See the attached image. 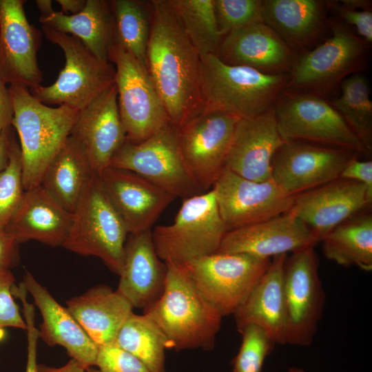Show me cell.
Here are the masks:
<instances>
[{"label": "cell", "instance_id": "cell-23", "mask_svg": "<svg viewBox=\"0 0 372 372\" xmlns=\"http://www.w3.org/2000/svg\"><path fill=\"white\" fill-rule=\"evenodd\" d=\"M217 56L227 64L247 66L269 74H287L296 61L292 47L263 22L224 37Z\"/></svg>", "mask_w": 372, "mask_h": 372}, {"label": "cell", "instance_id": "cell-9", "mask_svg": "<svg viewBox=\"0 0 372 372\" xmlns=\"http://www.w3.org/2000/svg\"><path fill=\"white\" fill-rule=\"evenodd\" d=\"M117 103L126 141L141 143L170 124L147 69L119 43L111 48Z\"/></svg>", "mask_w": 372, "mask_h": 372}, {"label": "cell", "instance_id": "cell-38", "mask_svg": "<svg viewBox=\"0 0 372 372\" xmlns=\"http://www.w3.org/2000/svg\"><path fill=\"white\" fill-rule=\"evenodd\" d=\"M242 343L232 362L233 372H260L274 343L266 331L256 324L241 329Z\"/></svg>", "mask_w": 372, "mask_h": 372}, {"label": "cell", "instance_id": "cell-21", "mask_svg": "<svg viewBox=\"0 0 372 372\" xmlns=\"http://www.w3.org/2000/svg\"><path fill=\"white\" fill-rule=\"evenodd\" d=\"M317 243L309 228L291 212L227 231L218 253L269 258Z\"/></svg>", "mask_w": 372, "mask_h": 372}, {"label": "cell", "instance_id": "cell-40", "mask_svg": "<svg viewBox=\"0 0 372 372\" xmlns=\"http://www.w3.org/2000/svg\"><path fill=\"white\" fill-rule=\"evenodd\" d=\"M95 366L101 372H151L138 358L114 342L99 347Z\"/></svg>", "mask_w": 372, "mask_h": 372}, {"label": "cell", "instance_id": "cell-19", "mask_svg": "<svg viewBox=\"0 0 372 372\" xmlns=\"http://www.w3.org/2000/svg\"><path fill=\"white\" fill-rule=\"evenodd\" d=\"M69 137L83 150L95 174L110 166L126 141L115 83L79 111Z\"/></svg>", "mask_w": 372, "mask_h": 372}, {"label": "cell", "instance_id": "cell-18", "mask_svg": "<svg viewBox=\"0 0 372 372\" xmlns=\"http://www.w3.org/2000/svg\"><path fill=\"white\" fill-rule=\"evenodd\" d=\"M372 203L366 187L338 178L294 196L289 212L311 230L317 242Z\"/></svg>", "mask_w": 372, "mask_h": 372}, {"label": "cell", "instance_id": "cell-47", "mask_svg": "<svg viewBox=\"0 0 372 372\" xmlns=\"http://www.w3.org/2000/svg\"><path fill=\"white\" fill-rule=\"evenodd\" d=\"M38 370L39 372H85V369L72 358L66 364L59 368L51 367L45 364H38Z\"/></svg>", "mask_w": 372, "mask_h": 372}, {"label": "cell", "instance_id": "cell-1", "mask_svg": "<svg viewBox=\"0 0 372 372\" xmlns=\"http://www.w3.org/2000/svg\"><path fill=\"white\" fill-rule=\"evenodd\" d=\"M150 10L147 69L169 123L180 129L204 111L200 56L168 0L150 1Z\"/></svg>", "mask_w": 372, "mask_h": 372}, {"label": "cell", "instance_id": "cell-24", "mask_svg": "<svg viewBox=\"0 0 372 372\" xmlns=\"http://www.w3.org/2000/svg\"><path fill=\"white\" fill-rule=\"evenodd\" d=\"M167 265L156 254L152 230L130 234L127 239L117 291L134 308L143 311L162 296L166 282Z\"/></svg>", "mask_w": 372, "mask_h": 372}, {"label": "cell", "instance_id": "cell-22", "mask_svg": "<svg viewBox=\"0 0 372 372\" xmlns=\"http://www.w3.org/2000/svg\"><path fill=\"white\" fill-rule=\"evenodd\" d=\"M285 142L276 125L273 107L257 116L240 119L225 168L248 180H269L273 158Z\"/></svg>", "mask_w": 372, "mask_h": 372}, {"label": "cell", "instance_id": "cell-41", "mask_svg": "<svg viewBox=\"0 0 372 372\" xmlns=\"http://www.w3.org/2000/svg\"><path fill=\"white\" fill-rule=\"evenodd\" d=\"M14 280L9 269L0 270V329L14 327L26 330L25 321L12 297Z\"/></svg>", "mask_w": 372, "mask_h": 372}, {"label": "cell", "instance_id": "cell-30", "mask_svg": "<svg viewBox=\"0 0 372 372\" xmlns=\"http://www.w3.org/2000/svg\"><path fill=\"white\" fill-rule=\"evenodd\" d=\"M262 17L263 23L290 46H303L321 32L325 23V3L318 0H265Z\"/></svg>", "mask_w": 372, "mask_h": 372}, {"label": "cell", "instance_id": "cell-11", "mask_svg": "<svg viewBox=\"0 0 372 372\" xmlns=\"http://www.w3.org/2000/svg\"><path fill=\"white\" fill-rule=\"evenodd\" d=\"M109 167L136 173L176 198L185 199L200 194L182 159L178 129L171 124L141 143L125 141Z\"/></svg>", "mask_w": 372, "mask_h": 372}, {"label": "cell", "instance_id": "cell-33", "mask_svg": "<svg viewBox=\"0 0 372 372\" xmlns=\"http://www.w3.org/2000/svg\"><path fill=\"white\" fill-rule=\"evenodd\" d=\"M142 361L151 372H166V337L147 315L132 313L114 342Z\"/></svg>", "mask_w": 372, "mask_h": 372}, {"label": "cell", "instance_id": "cell-46", "mask_svg": "<svg viewBox=\"0 0 372 372\" xmlns=\"http://www.w3.org/2000/svg\"><path fill=\"white\" fill-rule=\"evenodd\" d=\"M13 106L8 87L0 79V134L12 125Z\"/></svg>", "mask_w": 372, "mask_h": 372}, {"label": "cell", "instance_id": "cell-54", "mask_svg": "<svg viewBox=\"0 0 372 372\" xmlns=\"http://www.w3.org/2000/svg\"><path fill=\"white\" fill-rule=\"evenodd\" d=\"M85 372H101L99 370L91 369L90 368L85 370Z\"/></svg>", "mask_w": 372, "mask_h": 372}, {"label": "cell", "instance_id": "cell-31", "mask_svg": "<svg viewBox=\"0 0 372 372\" xmlns=\"http://www.w3.org/2000/svg\"><path fill=\"white\" fill-rule=\"evenodd\" d=\"M94 174L81 147L70 137L47 167L40 185L64 209L73 213Z\"/></svg>", "mask_w": 372, "mask_h": 372}, {"label": "cell", "instance_id": "cell-51", "mask_svg": "<svg viewBox=\"0 0 372 372\" xmlns=\"http://www.w3.org/2000/svg\"><path fill=\"white\" fill-rule=\"evenodd\" d=\"M35 3L41 12V16L47 15L54 10L51 0H37Z\"/></svg>", "mask_w": 372, "mask_h": 372}, {"label": "cell", "instance_id": "cell-4", "mask_svg": "<svg viewBox=\"0 0 372 372\" xmlns=\"http://www.w3.org/2000/svg\"><path fill=\"white\" fill-rule=\"evenodd\" d=\"M13 118L19 137L25 190L40 185L49 164L63 146L79 110L67 105L51 107L34 98L29 88L8 86Z\"/></svg>", "mask_w": 372, "mask_h": 372}, {"label": "cell", "instance_id": "cell-28", "mask_svg": "<svg viewBox=\"0 0 372 372\" xmlns=\"http://www.w3.org/2000/svg\"><path fill=\"white\" fill-rule=\"evenodd\" d=\"M66 304L68 310L98 347L115 341L134 309L120 292L103 285L70 298Z\"/></svg>", "mask_w": 372, "mask_h": 372}, {"label": "cell", "instance_id": "cell-44", "mask_svg": "<svg viewBox=\"0 0 372 372\" xmlns=\"http://www.w3.org/2000/svg\"><path fill=\"white\" fill-rule=\"evenodd\" d=\"M17 242L5 229L0 228V270L9 269L17 255Z\"/></svg>", "mask_w": 372, "mask_h": 372}, {"label": "cell", "instance_id": "cell-50", "mask_svg": "<svg viewBox=\"0 0 372 372\" xmlns=\"http://www.w3.org/2000/svg\"><path fill=\"white\" fill-rule=\"evenodd\" d=\"M341 3L343 5L354 8V9H360V10H371V3L367 1L364 0H344L341 1Z\"/></svg>", "mask_w": 372, "mask_h": 372}, {"label": "cell", "instance_id": "cell-20", "mask_svg": "<svg viewBox=\"0 0 372 372\" xmlns=\"http://www.w3.org/2000/svg\"><path fill=\"white\" fill-rule=\"evenodd\" d=\"M99 177L129 234L152 230L161 213L176 198L145 178L126 169L108 167Z\"/></svg>", "mask_w": 372, "mask_h": 372}, {"label": "cell", "instance_id": "cell-16", "mask_svg": "<svg viewBox=\"0 0 372 372\" xmlns=\"http://www.w3.org/2000/svg\"><path fill=\"white\" fill-rule=\"evenodd\" d=\"M212 189L227 231L289 212L294 198L285 193L271 179L256 182L226 168Z\"/></svg>", "mask_w": 372, "mask_h": 372}, {"label": "cell", "instance_id": "cell-26", "mask_svg": "<svg viewBox=\"0 0 372 372\" xmlns=\"http://www.w3.org/2000/svg\"><path fill=\"white\" fill-rule=\"evenodd\" d=\"M72 221V213L38 185L25 190L19 207L5 229L17 243L32 240L59 247L67 239Z\"/></svg>", "mask_w": 372, "mask_h": 372}, {"label": "cell", "instance_id": "cell-32", "mask_svg": "<svg viewBox=\"0 0 372 372\" xmlns=\"http://www.w3.org/2000/svg\"><path fill=\"white\" fill-rule=\"evenodd\" d=\"M326 258L344 267L372 270V215L361 211L343 222L321 241Z\"/></svg>", "mask_w": 372, "mask_h": 372}, {"label": "cell", "instance_id": "cell-12", "mask_svg": "<svg viewBox=\"0 0 372 372\" xmlns=\"http://www.w3.org/2000/svg\"><path fill=\"white\" fill-rule=\"evenodd\" d=\"M309 246L287 258L283 273L286 344L308 346L321 319L325 295L318 276V260Z\"/></svg>", "mask_w": 372, "mask_h": 372}, {"label": "cell", "instance_id": "cell-34", "mask_svg": "<svg viewBox=\"0 0 372 372\" xmlns=\"http://www.w3.org/2000/svg\"><path fill=\"white\" fill-rule=\"evenodd\" d=\"M185 34L199 56L218 55L220 34L213 0H168Z\"/></svg>", "mask_w": 372, "mask_h": 372}, {"label": "cell", "instance_id": "cell-8", "mask_svg": "<svg viewBox=\"0 0 372 372\" xmlns=\"http://www.w3.org/2000/svg\"><path fill=\"white\" fill-rule=\"evenodd\" d=\"M278 132L285 141H299L369 152L342 116L319 94L285 90L273 106Z\"/></svg>", "mask_w": 372, "mask_h": 372}, {"label": "cell", "instance_id": "cell-43", "mask_svg": "<svg viewBox=\"0 0 372 372\" xmlns=\"http://www.w3.org/2000/svg\"><path fill=\"white\" fill-rule=\"evenodd\" d=\"M340 178L351 180L363 184L372 198V161H360L353 157L342 169Z\"/></svg>", "mask_w": 372, "mask_h": 372}, {"label": "cell", "instance_id": "cell-15", "mask_svg": "<svg viewBox=\"0 0 372 372\" xmlns=\"http://www.w3.org/2000/svg\"><path fill=\"white\" fill-rule=\"evenodd\" d=\"M357 154L341 148L299 141H285L272 163L271 179L295 196L340 178Z\"/></svg>", "mask_w": 372, "mask_h": 372}, {"label": "cell", "instance_id": "cell-27", "mask_svg": "<svg viewBox=\"0 0 372 372\" xmlns=\"http://www.w3.org/2000/svg\"><path fill=\"white\" fill-rule=\"evenodd\" d=\"M287 254L273 257L267 270L233 314L237 330L248 324L263 329L274 344H286L283 273Z\"/></svg>", "mask_w": 372, "mask_h": 372}, {"label": "cell", "instance_id": "cell-29", "mask_svg": "<svg viewBox=\"0 0 372 372\" xmlns=\"http://www.w3.org/2000/svg\"><path fill=\"white\" fill-rule=\"evenodd\" d=\"M39 21L42 25L76 37L104 61H109L110 50L117 42L110 1L87 0L83 10L76 14L53 10L41 16Z\"/></svg>", "mask_w": 372, "mask_h": 372}, {"label": "cell", "instance_id": "cell-14", "mask_svg": "<svg viewBox=\"0 0 372 372\" xmlns=\"http://www.w3.org/2000/svg\"><path fill=\"white\" fill-rule=\"evenodd\" d=\"M332 36L296 59L287 87L317 94L331 92L364 63V43L345 27L331 23Z\"/></svg>", "mask_w": 372, "mask_h": 372}, {"label": "cell", "instance_id": "cell-45", "mask_svg": "<svg viewBox=\"0 0 372 372\" xmlns=\"http://www.w3.org/2000/svg\"><path fill=\"white\" fill-rule=\"evenodd\" d=\"M26 325L28 352L25 372H39L37 362V342L39 338V329L35 327L34 318H28Z\"/></svg>", "mask_w": 372, "mask_h": 372}, {"label": "cell", "instance_id": "cell-3", "mask_svg": "<svg viewBox=\"0 0 372 372\" xmlns=\"http://www.w3.org/2000/svg\"><path fill=\"white\" fill-rule=\"evenodd\" d=\"M200 87L204 110L250 118L273 107L287 87L289 74H269L229 65L217 55L200 57Z\"/></svg>", "mask_w": 372, "mask_h": 372}, {"label": "cell", "instance_id": "cell-5", "mask_svg": "<svg viewBox=\"0 0 372 372\" xmlns=\"http://www.w3.org/2000/svg\"><path fill=\"white\" fill-rule=\"evenodd\" d=\"M227 231L214 190L183 199L174 221L152 230L159 258L183 265L216 253Z\"/></svg>", "mask_w": 372, "mask_h": 372}, {"label": "cell", "instance_id": "cell-39", "mask_svg": "<svg viewBox=\"0 0 372 372\" xmlns=\"http://www.w3.org/2000/svg\"><path fill=\"white\" fill-rule=\"evenodd\" d=\"M217 27L223 37L249 25L263 22L262 0H213Z\"/></svg>", "mask_w": 372, "mask_h": 372}, {"label": "cell", "instance_id": "cell-17", "mask_svg": "<svg viewBox=\"0 0 372 372\" xmlns=\"http://www.w3.org/2000/svg\"><path fill=\"white\" fill-rule=\"evenodd\" d=\"M23 0H0V79L29 89L41 85L37 51L42 30L30 24Z\"/></svg>", "mask_w": 372, "mask_h": 372}, {"label": "cell", "instance_id": "cell-49", "mask_svg": "<svg viewBox=\"0 0 372 372\" xmlns=\"http://www.w3.org/2000/svg\"><path fill=\"white\" fill-rule=\"evenodd\" d=\"M61 11L65 14H76L85 8L87 0H56Z\"/></svg>", "mask_w": 372, "mask_h": 372}, {"label": "cell", "instance_id": "cell-13", "mask_svg": "<svg viewBox=\"0 0 372 372\" xmlns=\"http://www.w3.org/2000/svg\"><path fill=\"white\" fill-rule=\"evenodd\" d=\"M240 118L230 114L204 110L178 129L182 159L201 190L212 187L225 169L234 133Z\"/></svg>", "mask_w": 372, "mask_h": 372}, {"label": "cell", "instance_id": "cell-6", "mask_svg": "<svg viewBox=\"0 0 372 372\" xmlns=\"http://www.w3.org/2000/svg\"><path fill=\"white\" fill-rule=\"evenodd\" d=\"M128 234L99 176L94 175L72 213L70 230L63 247L80 255L96 256L119 275Z\"/></svg>", "mask_w": 372, "mask_h": 372}, {"label": "cell", "instance_id": "cell-35", "mask_svg": "<svg viewBox=\"0 0 372 372\" xmlns=\"http://www.w3.org/2000/svg\"><path fill=\"white\" fill-rule=\"evenodd\" d=\"M117 43L147 68L150 1L111 0Z\"/></svg>", "mask_w": 372, "mask_h": 372}, {"label": "cell", "instance_id": "cell-2", "mask_svg": "<svg viewBox=\"0 0 372 372\" xmlns=\"http://www.w3.org/2000/svg\"><path fill=\"white\" fill-rule=\"evenodd\" d=\"M165 264L164 291L143 313L163 333L168 349H213L223 316L199 293L183 265Z\"/></svg>", "mask_w": 372, "mask_h": 372}, {"label": "cell", "instance_id": "cell-42", "mask_svg": "<svg viewBox=\"0 0 372 372\" xmlns=\"http://www.w3.org/2000/svg\"><path fill=\"white\" fill-rule=\"evenodd\" d=\"M329 4L347 23L353 25L358 34L368 43L372 42L371 10H357L339 2L331 1Z\"/></svg>", "mask_w": 372, "mask_h": 372}, {"label": "cell", "instance_id": "cell-52", "mask_svg": "<svg viewBox=\"0 0 372 372\" xmlns=\"http://www.w3.org/2000/svg\"><path fill=\"white\" fill-rule=\"evenodd\" d=\"M287 372H306L303 369L296 367H291L288 369Z\"/></svg>", "mask_w": 372, "mask_h": 372}, {"label": "cell", "instance_id": "cell-37", "mask_svg": "<svg viewBox=\"0 0 372 372\" xmlns=\"http://www.w3.org/2000/svg\"><path fill=\"white\" fill-rule=\"evenodd\" d=\"M24 192L20 146L11 133L8 163L0 173V228H6Z\"/></svg>", "mask_w": 372, "mask_h": 372}, {"label": "cell", "instance_id": "cell-7", "mask_svg": "<svg viewBox=\"0 0 372 372\" xmlns=\"http://www.w3.org/2000/svg\"><path fill=\"white\" fill-rule=\"evenodd\" d=\"M42 32L64 53L65 63L56 81L29 89L45 105H67L79 110L115 82V68L97 58L74 36L42 25Z\"/></svg>", "mask_w": 372, "mask_h": 372}, {"label": "cell", "instance_id": "cell-25", "mask_svg": "<svg viewBox=\"0 0 372 372\" xmlns=\"http://www.w3.org/2000/svg\"><path fill=\"white\" fill-rule=\"evenodd\" d=\"M22 282L43 318L39 338L49 347L65 348L71 358L85 370L96 365L99 347L68 309L61 306L30 272L24 275Z\"/></svg>", "mask_w": 372, "mask_h": 372}, {"label": "cell", "instance_id": "cell-10", "mask_svg": "<svg viewBox=\"0 0 372 372\" xmlns=\"http://www.w3.org/2000/svg\"><path fill=\"white\" fill-rule=\"evenodd\" d=\"M270 263L269 258L216 252L182 265L199 293L224 317L243 304Z\"/></svg>", "mask_w": 372, "mask_h": 372}, {"label": "cell", "instance_id": "cell-53", "mask_svg": "<svg viewBox=\"0 0 372 372\" xmlns=\"http://www.w3.org/2000/svg\"><path fill=\"white\" fill-rule=\"evenodd\" d=\"M6 332L3 329H0V342L4 338Z\"/></svg>", "mask_w": 372, "mask_h": 372}, {"label": "cell", "instance_id": "cell-36", "mask_svg": "<svg viewBox=\"0 0 372 372\" xmlns=\"http://www.w3.org/2000/svg\"><path fill=\"white\" fill-rule=\"evenodd\" d=\"M341 94L330 103L342 116L368 152L371 149L372 102L366 78L351 74L340 83Z\"/></svg>", "mask_w": 372, "mask_h": 372}, {"label": "cell", "instance_id": "cell-48", "mask_svg": "<svg viewBox=\"0 0 372 372\" xmlns=\"http://www.w3.org/2000/svg\"><path fill=\"white\" fill-rule=\"evenodd\" d=\"M11 133L10 127L0 134V173L8 163Z\"/></svg>", "mask_w": 372, "mask_h": 372}]
</instances>
